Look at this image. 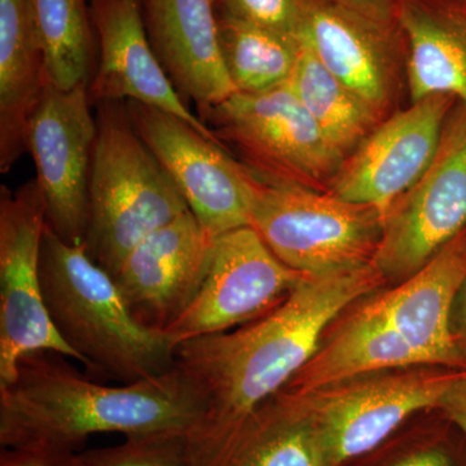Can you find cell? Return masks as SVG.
<instances>
[{"mask_svg":"<svg viewBox=\"0 0 466 466\" xmlns=\"http://www.w3.org/2000/svg\"><path fill=\"white\" fill-rule=\"evenodd\" d=\"M466 228V106L453 109L428 170L383 213L373 266L408 278Z\"/></svg>","mask_w":466,"mask_h":466,"instance_id":"9","label":"cell"},{"mask_svg":"<svg viewBox=\"0 0 466 466\" xmlns=\"http://www.w3.org/2000/svg\"><path fill=\"white\" fill-rule=\"evenodd\" d=\"M229 437L208 466H329L314 422L281 390Z\"/></svg>","mask_w":466,"mask_h":466,"instance_id":"22","label":"cell"},{"mask_svg":"<svg viewBox=\"0 0 466 466\" xmlns=\"http://www.w3.org/2000/svg\"><path fill=\"white\" fill-rule=\"evenodd\" d=\"M218 16L299 36L303 0H214Z\"/></svg>","mask_w":466,"mask_h":466,"instance_id":"27","label":"cell"},{"mask_svg":"<svg viewBox=\"0 0 466 466\" xmlns=\"http://www.w3.org/2000/svg\"><path fill=\"white\" fill-rule=\"evenodd\" d=\"M300 39L289 85L327 139L348 158L382 121L375 110L342 84Z\"/></svg>","mask_w":466,"mask_h":466,"instance_id":"23","label":"cell"},{"mask_svg":"<svg viewBox=\"0 0 466 466\" xmlns=\"http://www.w3.org/2000/svg\"><path fill=\"white\" fill-rule=\"evenodd\" d=\"M0 466H82L78 452L50 449H2Z\"/></svg>","mask_w":466,"mask_h":466,"instance_id":"28","label":"cell"},{"mask_svg":"<svg viewBox=\"0 0 466 466\" xmlns=\"http://www.w3.org/2000/svg\"><path fill=\"white\" fill-rule=\"evenodd\" d=\"M299 38L350 90L386 118L406 69V45L397 23H385L330 0H303Z\"/></svg>","mask_w":466,"mask_h":466,"instance_id":"14","label":"cell"},{"mask_svg":"<svg viewBox=\"0 0 466 466\" xmlns=\"http://www.w3.org/2000/svg\"><path fill=\"white\" fill-rule=\"evenodd\" d=\"M45 202L35 179L0 187V385L27 354L52 351L76 359L52 324L41 280Z\"/></svg>","mask_w":466,"mask_h":466,"instance_id":"7","label":"cell"},{"mask_svg":"<svg viewBox=\"0 0 466 466\" xmlns=\"http://www.w3.org/2000/svg\"><path fill=\"white\" fill-rule=\"evenodd\" d=\"M250 226L285 266L315 276L372 262L383 213L330 192L257 177Z\"/></svg>","mask_w":466,"mask_h":466,"instance_id":"5","label":"cell"},{"mask_svg":"<svg viewBox=\"0 0 466 466\" xmlns=\"http://www.w3.org/2000/svg\"><path fill=\"white\" fill-rule=\"evenodd\" d=\"M397 21L412 103L449 95L466 106V0H403Z\"/></svg>","mask_w":466,"mask_h":466,"instance_id":"19","label":"cell"},{"mask_svg":"<svg viewBox=\"0 0 466 466\" xmlns=\"http://www.w3.org/2000/svg\"><path fill=\"white\" fill-rule=\"evenodd\" d=\"M383 280L372 262L306 276L265 317L184 343L180 366L208 416L225 426L244 422L314 357L330 321Z\"/></svg>","mask_w":466,"mask_h":466,"instance_id":"1","label":"cell"},{"mask_svg":"<svg viewBox=\"0 0 466 466\" xmlns=\"http://www.w3.org/2000/svg\"><path fill=\"white\" fill-rule=\"evenodd\" d=\"M330 2L375 20L397 23L398 11L403 0H330Z\"/></svg>","mask_w":466,"mask_h":466,"instance_id":"30","label":"cell"},{"mask_svg":"<svg viewBox=\"0 0 466 466\" xmlns=\"http://www.w3.org/2000/svg\"><path fill=\"white\" fill-rule=\"evenodd\" d=\"M306 275L285 266L251 226L218 236L200 290L165 330L174 348L265 317Z\"/></svg>","mask_w":466,"mask_h":466,"instance_id":"11","label":"cell"},{"mask_svg":"<svg viewBox=\"0 0 466 466\" xmlns=\"http://www.w3.org/2000/svg\"><path fill=\"white\" fill-rule=\"evenodd\" d=\"M466 281V228L400 287L364 305L424 357L428 366L464 367L452 332L453 303Z\"/></svg>","mask_w":466,"mask_h":466,"instance_id":"17","label":"cell"},{"mask_svg":"<svg viewBox=\"0 0 466 466\" xmlns=\"http://www.w3.org/2000/svg\"><path fill=\"white\" fill-rule=\"evenodd\" d=\"M391 466H455L449 453L440 449L417 451Z\"/></svg>","mask_w":466,"mask_h":466,"instance_id":"31","label":"cell"},{"mask_svg":"<svg viewBox=\"0 0 466 466\" xmlns=\"http://www.w3.org/2000/svg\"><path fill=\"white\" fill-rule=\"evenodd\" d=\"M217 17L220 54L236 91L258 94L290 81L299 61V36Z\"/></svg>","mask_w":466,"mask_h":466,"instance_id":"25","label":"cell"},{"mask_svg":"<svg viewBox=\"0 0 466 466\" xmlns=\"http://www.w3.org/2000/svg\"><path fill=\"white\" fill-rule=\"evenodd\" d=\"M137 135L182 193L193 216L211 235L250 226L257 177L179 116L126 101Z\"/></svg>","mask_w":466,"mask_h":466,"instance_id":"8","label":"cell"},{"mask_svg":"<svg viewBox=\"0 0 466 466\" xmlns=\"http://www.w3.org/2000/svg\"><path fill=\"white\" fill-rule=\"evenodd\" d=\"M217 238L189 210L131 250L113 279L140 324L165 332L186 311L200 290Z\"/></svg>","mask_w":466,"mask_h":466,"instance_id":"15","label":"cell"},{"mask_svg":"<svg viewBox=\"0 0 466 466\" xmlns=\"http://www.w3.org/2000/svg\"><path fill=\"white\" fill-rule=\"evenodd\" d=\"M150 46L175 90L198 110L233 94L218 35L214 0H140Z\"/></svg>","mask_w":466,"mask_h":466,"instance_id":"18","label":"cell"},{"mask_svg":"<svg viewBox=\"0 0 466 466\" xmlns=\"http://www.w3.org/2000/svg\"><path fill=\"white\" fill-rule=\"evenodd\" d=\"M82 466H195L188 433L182 431L126 437L121 444L79 453Z\"/></svg>","mask_w":466,"mask_h":466,"instance_id":"26","label":"cell"},{"mask_svg":"<svg viewBox=\"0 0 466 466\" xmlns=\"http://www.w3.org/2000/svg\"><path fill=\"white\" fill-rule=\"evenodd\" d=\"M459 297L461 299V305H460L459 332L456 334V341H458L459 348L461 350L466 361V281L461 291H460Z\"/></svg>","mask_w":466,"mask_h":466,"instance_id":"32","label":"cell"},{"mask_svg":"<svg viewBox=\"0 0 466 466\" xmlns=\"http://www.w3.org/2000/svg\"><path fill=\"white\" fill-rule=\"evenodd\" d=\"M47 75L29 0H0V173L26 153L30 119Z\"/></svg>","mask_w":466,"mask_h":466,"instance_id":"20","label":"cell"},{"mask_svg":"<svg viewBox=\"0 0 466 466\" xmlns=\"http://www.w3.org/2000/svg\"><path fill=\"white\" fill-rule=\"evenodd\" d=\"M456 101L433 95L386 116L345 159L329 192L385 213L431 167Z\"/></svg>","mask_w":466,"mask_h":466,"instance_id":"13","label":"cell"},{"mask_svg":"<svg viewBox=\"0 0 466 466\" xmlns=\"http://www.w3.org/2000/svg\"><path fill=\"white\" fill-rule=\"evenodd\" d=\"M198 113L219 142L232 144L260 180L321 191L345 162L289 82L258 94L236 92Z\"/></svg>","mask_w":466,"mask_h":466,"instance_id":"6","label":"cell"},{"mask_svg":"<svg viewBox=\"0 0 466 466\" xmlns=\"http://www.w3.org/2000/svg\"><path fill=\"white\" fill-rule=\"evenodd\" d=\"M96 34V69L88 85L92 106L106 100L139 101L179 116L219 142L193 115L162 69L150 46L137 0H88Z\"/></svg>","mask_w":466,"mask_h":466,"instance_id":"16","label":"cell"},{"mask_svg":"<svg viewBox=\"0 0 466 466\" xmlns=\"http://www.w3.org/2000/svg\"><path fill=\"white\" fill-rule=\"evenodd\" d=\"M137 2H139V3H140V0H137Z\"/></svg>","mask_w":466,"mask_h":466,"instance_id":"33","label":"cell"},{"mask_svg":"<svg viewBox=\"0 0 466 466\" xmlns=\"http://www.w3.org/2000/svg\"><path fill=\"white\" fill-rule=\"evenodd\" d=\"M95 108L96 142L84 247L113 276L137 245L189 208L135 130L126 101H101Z\"/></svg>","mask_w":466,"mask_h":466,"instance_id":"4","label":"cell"},{"mask_svg":"<svg viewBox=\"0 0 466 466\" xmlns=\"http://www.w3.org/2000/svg\"><path fill=\"white\" fill-rule=\"evenodd\" d=\"M64 358L52 351L27 354L14 379L0 385L2 449L78 452L94 434L189 433L198 422V400L174 368L133 383L104 385Z\"/></svg>","mask_w":466,"mask_h":466,"instance_id":"2","label":"cell"},{"mask_svg":"<svg viewBox=\"0 0 466 466\" xmlns=\"http://www.w3.org/2000/svg\"><path fill=\"white\" fill-rule=\"evenodd\" d=\"M41 280L55 329L88 372L121 383L162 375L173 368L167 334L131 314L113 276L90 258L84 245H69L46 226Z\"/></svg>","mask_w":466,"mask_h":466,"instance_id":"3","label":"cell"},{"mask_svg":"<svg viewBox=\"0 0 466 466\" xmlns=\"http://www.w3.org/2000/svg\"><path fill=\"white\" fill-rule=\"evenodd\" d=\"M91 106L87 85L61 90L47 78L27 126L26 152L35 167L47 225L69 245H84L87 231L96 142Z\"/></svg>","mask_w":466,"mask_h":466,"instance_id":"10","label":"cell"},{"mask_svg":"<svg viewBox=\"0 0 466 466\" xmlns=\"http://www.w3.org/2000/svg\"><path fill=\"white\" fill-rule=\"evenodd\" d=\"M438 408L459 429L466 441V370L459 372L455 381L451 383Z\"/></svg>","mask_w":466,"mask_h":466,"instance_id":"29","label":"cell"},{"mask_svg":"<svg viewBox=\"0 0 466 466\" xmlns=\"http://www.w3.org/2000/svg\"><path fill=\"white\" fill-rule=\"evenodd\" d=\"M459 372L410 370L291 394L317 428L329 466L375 450L419 410L440 406Z\"/></svg>","mask_w":466,"mask_h":466,"instance_id":"12","label":"cell"},{"mask_svg":"<svg viewBox=\"0 0 466 466\" xmlns=\"http://www.w3.org/2000/svg\"><path fill=\"white\" fill-rule=\"evenodd\" d=\"M46 75L61 90L90 85L96 69V34L88 0H29Z\"/></svg>","mask_w":466,"mask_h":466,"instance_id":"24","label":"cell"},{"mask_svg":"<svg viewBox=\"0 0 466 466\" xmlns=\"http://www.w3.org/2000/svg\"><path fill=\"white\" fill-rule=\"evenodd\" d=\"M415 366L428 363L391 327L361 306L283 390L311 394L366 373Z\"/></svg>","mask_w":466,"mask_h":466,"instance_id":"21","label":"cell"}]
</instances>
